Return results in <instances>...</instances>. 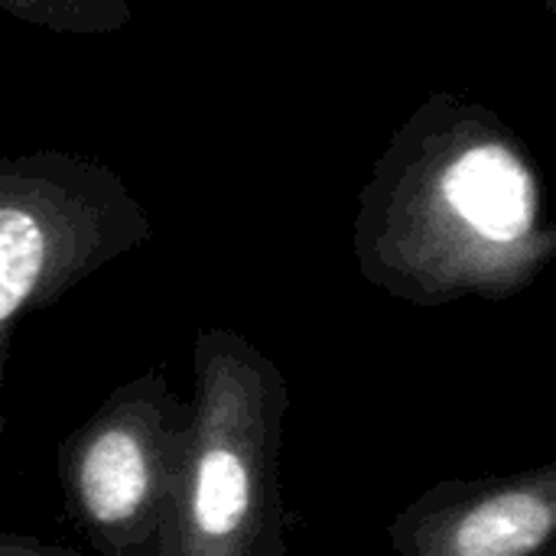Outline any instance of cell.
I'll list each match as a JSON object with an SVG mask.
<instances>
[{"mask_svg": "<svg viewBox=\"0 0 556 556\" xmlns=\"http://www.w3.org/2000/svg\"><path fill=\"white\" fill-rule=\"evenodd\" d=\"M443 195L466 235L495 248L518 270L521 261L511 254L534 235V182L528 169L502 147H476L450 166Z\"/></svg>", "mask_w": 556, "mask_h": 556, "instance_id": "obj_4", "label": "cell"}, {"mask_svg": "<svg viewBox=\"0 0 556 556\" xmlns=\"http://www.w3.org/2000/svg\"><path fill=\"white\" fill-rule=\"evenodd\" d=\"M192 427L163 556H290L280 485L290 384L280 365L231 329L192 342Z\"/></svg>", "mask_w": 556, "mask_h": 556, "instance_id": "obj_1", "label": "cell"}, {"mask_svg": "<svg viewBox=\"0 0 556 556\" xmlns=\"http://www.w3.org/2000/svg\"><path fill=\"white\" fill-rule=\"evenodd\" d=\"M192 404L163 371L117 384L55 453L62 508L94 556H163L173 531Z\"/></svg>", "mask_w": 556, "mask_h": 556, "instance_id": "obj_2", "label": "cell"}, {"mask_svg": "<svg viewBox=\"0 0 556 556\" xmlns=\"http://www.w3.org/2000/svg\"><path fill=\"white\" fill-rule=\"evenodd\" d=\"M0 556H94L88 551H75L65 544H52L33 534H20V531H0Z\"/></svg>", "mask_w": 556, "mask_h": 556, "instance_id": "obj_5", "label": "cell"}, {"mask_svg": "<svg viewBox=\"0 0 556 556\" xmlns=\"http://www.w3.org/2000/svg\"><path fill=\"white\" fill-rule=\"evenodd\" d=\"M391 556H556V463L440 479L397 511Z\"/></svg>", "mask_w": 556, "mask_h": 556, "instance_id": "obj_3", "label": "cell"}]
</instances>
